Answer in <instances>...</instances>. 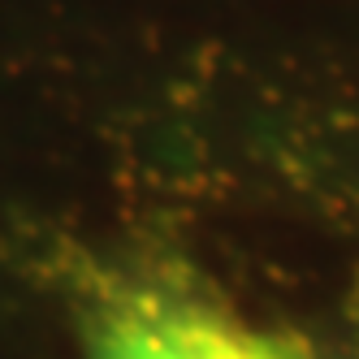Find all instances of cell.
Here are the masks:
<instances>
[{
  "mask_svg": "<svg viewBox=\"0 0 359 359\" xmlns=\"http://www.w3.org/2000/svg\"><path fill=\"white\" fill-rule=\"evenodd\" d=\"M0 359H359V0H0Z\"/></svg>",
  "mask_w": 359,
  "mask_h": 359,
  "instance_id": "cell-1",
  "label": "cell"
}]
</instances>
